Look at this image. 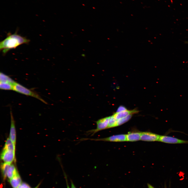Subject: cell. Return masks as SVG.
<instances>
[{"mask_svg": "<svg viewBox=\"0 0 188 188\" xmlns=\"http://www.w3.org/2000/svg\"><path fill=\"white\" fill-rule=\"evenodd\" d=\"M132 115H130L127 116L117 120L116 126L120 125L128 121L131 118Z\"/></svg>", "mask_w": 188, "mask_h": 188, "instance_id": "e0dca14e", "label": "cell"}, {"mask_svg": "<svg viewBox=\"0 0 188 188\" xmlns=\"http://www.w3.org/2000/svg\"><path fill=\"white\" fill-rule=\"evenodd\" d=\"M148 188H154L153 186L149 184H147Z\"/></svg>", "mask_w": 188, "mask_h": 188, "instance_id": "603a6c76", "label": "cell"}, {"mask_svg": "<svg viewBox=\"0 0 188 188\" xmlns=\"http://www.w3.org/2000/svg\"><path fill=\"white\" fill-rule=\"evenodd\" d=\"M71 186L70 188H77L73 183L72 180L71 181Z\"/></svg>", "mask_w": 188, "mask_h": 188, "instance_id": "7402d4cb", "label": "cell"}, {"mask_svg": "<svg viewBox=\"0 0 188 188\" xmlns=\"http://www.w3.org/2000/svg\"><path fill=\"white\" fill-rule=\"evenodd\" d=\"M18 173L16 169L13 165H11L7 173V177L9 180L12 179Z\"/></svg>", "mask_w": 188, "mask_h": 188, "instance_id": "4fadbf2b", "label": "cell"}, {"mask_svg": "<svg viewBox=\"0 0 188 188\" xmlns=\"http://www.w3.org/2000/svg\"><path fill=\"white\" fill-rule=\"evenodd\" d=\"M9 181L13 188H18L21 182V179L19 173L12 179L9 180Z\"/></svg>", "mask_w": 188, "mask_h": 188, "instance_id": "8fae6325", "label": "cell"}, {"mask_svg": "<svg viewBox=\"0 0 188 188\" xmlns=\"http://www.w3.org/2000/svg\"><path fill=\"white\" fill-rule=\"evenodd\" d=\"M11 165V163L4 162L1 163V169L3 179H5L7 176V173L9 168Z\"/></svg>", "mask_w": 188, "mask_h": 188, "instance_id": "7c38bea8", "label": "cell"}, {"mask_svg": "<svg viewBox=\"0 0 188 188\" xmlns=\"http://www.w3.org/2000/svg\"><path fill=\"white\" fill-rule=\"evenodd\" d=\"M0 81L9 83L13 84L16 82L8 76L1 72L0 73Z\"/></svg>", "mask_w": 188, "mask_h": 188, "instance_id": "5bb4252c", "label": "cell"}, {"mask_svg": "<svg viewBox=\"0 0 188 188\" xmlns=\"http://www.w3.org/2000/svg\"><path fill=\"white\" fill-rule=\"evenodd\" d=\"M159 141L172 144L188 143V141L172 137L160 136Z\"/></svg>", "mask_w": 188, "mask_h": 188, "instance_id": "5b68a950", "label": "cell"}, {"mask_svg": "<svg viewBox=\"0 0 188 188\" xmlns=\"http://www.w3.org/2000/svg\"><path fill=\"white\" fill-rule=\"evenodd\" d=\"M30 42L29 39L18 34L17 31L13 34L8 33L6 38L0 42V50L4 55L10 50L22 44H28Z\"/></svg>", "mask_w": 188, "mask_h": 188, "instance_id": "6da1fadb", "label": "cell"}, {"mask_svg": "<svg viewBox=\"0 0 188 188\" xmlns=\"http://www.w3.org/2000/svg\"><path fill=\"white\" fill-rule=\"evenodd\" d=\"M11 125L10 132L9 138L15 145L16 141V133L15 121L11 110L10 111Z\"/></svg>", "mask_w": 188, "mask_h": 188, "instance_id": "ba28073f", "label": "cell"}, {"mask_svg": "<svg viewBox=\"0 0 188 188\" xmlns=\"http://www.w3.org/2000/svg\"><path fill=\"white\" fill-rule=\"evenodd\" d=\"M138 112V111L135 109L130 110H127L120 112H116L114 113L113 115L116 120H118L129 115H132Z\"/></svg>", "mask_w": 188, "mask_h": 188, "instance_id": "9c48e42d", "label": "cell"}, {"mask_svg": "<svg viewBox=\"0 0 188 188\" xmlns=\"http://www.w3.org/2000/svg\"><path fill=\"white\" fill-rule=\"evenodd\" d=\"M160 136L153 133L148 132H141L140 140L144 141H158Z\"/></svg>", "mask_w": 188, "mask_h": 188, "instance_id": "52a82bcc", "label": "cell"}, {"mask_svg": "<svg viewBox=\"0 0 188 188\" xmlns=\"http://www.w3.org/2000/svg\"><path fill=\"white\" fill-rule=\"evenodd\" d=\"M13 84L6 82H0V88L3 90H14Z\"/></svg>", "mask_w": 188, "mask_h": 188, "instance_id": "2e32d148", "label": "cell"}, {"mask_svg": "<svg viewBox=\"0 0 188 188\" xmlns=\"http://www.w3.org/2000/svg\"><path fill=\"white\" fill-rule=\"evenodd\" d=\"M117 120L113 115L110 116L107 128L116 127Z\"/></svg>", "mask_w": 188, "mask_h": 188, "instance_id": "ac0fdd59", "label": "cell"}, {"mask_svg": "<svg viewBox=\"0 0 188 188\" xmlns=\"http://www.w3.org/2000/svg\"><path fill=\"white\" fill-rule=\"evenodd\" d=\"M15 151L3 149L1 154V158L5 162L11 163L14 160Z\"/></svg>", "mask_w": 188, "mask_h": 188, "instance_id": "8992f818", "label": "cell"}, {"mask_svg": "<svg viewBox=\"0 0 188 188\" xmlns=\"http://www.w3.org/2000/svg\"><path fill=\"white\" fill-rule=\"evenodd\" d=\"M127 110L126 108L123 106H120L118 108L116 112H120Z\"/></svg>", "mask_w": 188, "mask_h": 188, "instance_id": "ffe728a7", "label": "cell"}, {"mask_svg": "<svg viewBox=\"0 0 188 188\" xmlns=\"http://www.w3.org/2000/svg\"><path fill=\"white\" fill-rule=\"evenodd\" d=\"M141 132L129 133L126 134V141L133 142L140 140Z\"/></svg>", "mask_w": 188, "mask_h": 188, "instance_id": "30bf717a", "label": "cell"}, {"mask_svg": "<svg viewBox=\"0 0 188 188\" xmlns=\"http://www.w3.org/2000/svg\"><path fill=\"white\" fill-rule=\"evenodd\" d=\"M109 118L110 116L98 120L96 122V128L88 131L87 133L92 136L100 131L107 128Z\"/></svg>", "mask_w": 188, "mask_h": 188, "instance_id": "3957f363", "label": "cell"}, {"mask_svg": "<svg viewBox=\"0 0 188 188\" xmlns=\"http://www.w3.org/2000/svg\"><path fill=\"white\" fill-rule=\"evenodd\" d=\"M14 90L19 93L35 98L43 103L47 104L38 93L16 82L14 85Z\"/></svg>", "mask_w": 188, "mask_h": 188, "instance_id": "7a4b0ae2", "label": "cell"}, {"mask_svg": "<svg viewBox=\"0 0 188 188\" xmlns=\"http://www.w3.org/2000/svg\"><path fill=\"white\" fill-rule=\"evenodd\" d=\"M64 175L65 176V178L66 181V185H67V188H70V187L69 186V185L68 184L67 178V177L66 176V175L65 174Z\"/></svg>", "mask_w": 188, "mask_h": 188, "instance_id": "44dd1931", "label": "cell"}, {"mask_svg": "<svg viewBox=\"0 0 188 188\" xmlns=\"http://www.w3.org/2000/svg\"><path fill=\"white\" fill-rule=\"evenodd\" d=\"M18 188H30V186L25 183H21L18 187Z\"/></svg>", "mask_w": 188, "mask_h": 188, "instance_id": "d6986e66", "label": "cell"}, {"mask_svg": "<svg viewBox=\"0 0 188 188\" xmlns=\"http://www.w3.org/2000/svg\"><path fill=\"white\" fill-rule=\"evenodd\" d=\"M38 186H39V185H38V186H37L36 187H35V188H38Z\"/></svg>", "mask_w": 188, "mask_h": 188, "instance_id": "cb8c5ba5", "label": "cell"}, {"mask_svg": "<svg viewBox=\"0 0 188 188\" xmlns=\"http://www.w3.org/2000/svg\"><path fill=\"white\" fill-rule=\"evenodd\" d=\"M90 140L96 141H105L111 142H122L126 141V134H121L114 135L109 137L101 138L91 139L82 138L81 141Z\"/></svg>", "mask_w": 188, "mask_h": 188, "instance_id": "277c9868", "label": "cell"}, {"mask_svg": "<svg viewBox=\"0 0 188 188\" xmlns=\"http://www.w3.org/2000/svg\"><path fill=\"white\" fill-rule=\"evenodd\" d=\"M3 149L15 151V145L13 143L9 138H8L5 142Z\"/></svg>", "mask_w": 188, "mask_h": 188, "instance_id": "9a60e30c", "label": "cell"}]
</instances>
